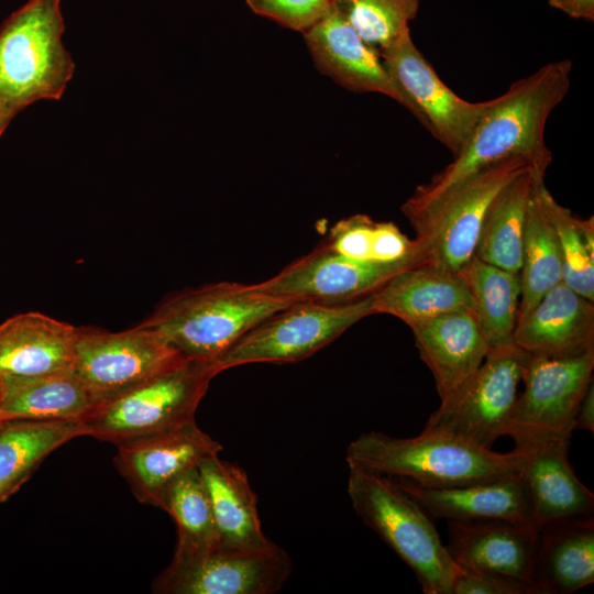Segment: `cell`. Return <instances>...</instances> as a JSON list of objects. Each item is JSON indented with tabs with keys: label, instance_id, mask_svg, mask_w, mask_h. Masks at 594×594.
Masks as SVG:
<instances>
[{
	"label": "cell",
	"instance_id": "33",
	"mask_svg": "<svg viewBox=\"0 0 594 594\" xmlns=\"http://www.w3.org/2000/svg\"><path fill=\"white\" fill-rule=\"evenodd\" d=\"M421 1L333 0V4L366 43L382 50L410 32Z\"/></svg>",
	"mask_w": 594,
	"mask_h": 594
},
{
	"label": "cell",
	"instance_id": "36",
	"mask_svg": "<svg viewBox=\"0 0 594 594\" xmlns=\"http://www.w3.org/2000/svg\"><path fill=\"white\" fill-rule=\"evenodd\" d=\"M451 594H535V591L520 579L460 568Z\"/></svg>",
	"mask_w": 594,
	"mask_h": 594
},
{
	"label": "cell",
	"instance_id": "4",
	"mask_svg": "<svg viewBox=\"0 0 594 594\" xmlns=\"http://www.w3.org/2000/svg\"><path fill=\"white\" fill-rule=\"evenodd\" d=\"M355 514L414 571L426 594H451L460 568L430 515L392 477L348 464Z\"/></svg>",
	"mask_w": 594,
	"mask_h": 594
},
{
	"label": "cell",
	"instance_id": "8",
	"mask_svg": "<svg viewBox=\"0 0 594 594\" xmlns=\"http://www.w3.org/2000/svg\"><path fill=\"white\" fill-rule=\"evenodd\" d=\"M524 158H509L480 170L409 218L425 241L427 261L459 273L474 256L486 210L496 194L522 172Z\"/></svg>",
	"mask_w": 594,
	"mask_h": 594
},
{
	"label": "cell",
	"instance_id": "15",
	"mask_svg": "<svg viewBox=\"0 0 594 594\" xmlns=\"http://www.w3.org/2000/svg\"><path fill=\"white\" fill-rule=\"evenodd\" d=\"M117 448L116 465L135 498L158 508L167 487L178 476L222 450L196 421Z\"/></svg>",
	"mask_w": 594,
	"mask_h": 594
},
{
	"label": "cell",
	"instance_id": "6",
	"mask_svg": "<svg viewBox=\"0 0 594 594\" xmlns=\"http://www.w3.org/2000/svg\"><path fill=\"white\" fill-rule=\"evenodd\" d=\"M215 361L184 358L142 384L99 405L82 424L87 436L114 446L195 421L211 380Z\"/></svg>",
	"mask_w": 594,
	"mask_h": 594
},
{
	"label": "cell",
	"instance_id": "25",
	"mask_svg": "<svg viewBox=\"0 0 594 594\" xmlns=\"http://www.w3.org/2000/svg\"><path fill=\"white\" fill-rule=\"evenodd\" d=\"M219 536V547L255 551L271 547L257 514V501L246 473L218 454L198 465Z\"/></svg>",
	"mask_w": 594,
	"mask_h": 594
},
{
	"label": "cell",
	"instance_id": "18",
	"mask_svg": "<svg viewBox=\"0 0 594 594\" xmlns=\"http://www.w3.org/2000/svg\"><path fill=\"white\" fill-rule=\"evenodd\" d=\"M446 548L459 568L530 583L539 527L508 519L447 520Z\"/></svg>",
	"mask_w": 594,
	"mask_h": 594
},
{
	"label": "cell",
	"instance_id": "32",
	"mask_svg": "<svg viewBox=\"0 0 594 594\" xmlns=\"http://www.w3.org/2000/svg\"><path fill=\"white\" fill-rule=\"evenodd\" d=\"M542 207L556 231L561 258L562 282L594 301V219L575 217L549 193L541 176L537 183Z\"/></svg>",
	"mask_w": 594,
	"mask_h": 594
},
{
	"label": "cell",
	"instance_id": "39",
	"mask_svg": "<svg viewBox=\"0 0 594 594\" xmlns=\"http://www.w3.org/2000/svg\"><path fill=\"white\" fill-rule=\"evenodd\" d=\"M18 112L16 108L0 99V135Z\"/></svg>",
	"mask_w": 594,
	"mask_h": 594
},
{
	"label": "cell",
	"instance_id": "10",
	"mask_svg": "<svg viewBox=\"0 0 594 594\" xmlns=\"http://www.w3.org/2000/svg\"><path fill=\"white\" fill-rule=\"evenodd\" d=\"M594 350L551 358L528 354L505 436L513 441L559 438L570 441L578 406L593 382Z\"/></svg>",
	"mask_w": 594,
	"mask_h": 594
},
{
	"label": "cell",
	"instance_id": "19",
	"mask_svg": "<svg viewBox=\"0 0 594 594\" xmlns=\"http://www.w3.org/2000/svg\"><path fill=\"white\" fill-rule=\"evenodd\" d=\"M79 328L41 312L15 315L0 324V378L33 380L73 371Z\"/></svg>",
	"mask_w": 594,
	"mask_h": 594
},
{
	"label": "cell",
	"instance_id": "11",
	"mask_svg": "<svg viewBox=\"0 0 594 594\" xmlns=\"http://www.w3.org/2000/svg\"><path fill=\"white\" fill-rule=\"evenodd\" d=\"M427 253L422 241L417 251L397 261H358L332 251L323 242L271 278L254 285L270 296L290 302L345 304L372 295L395 274L427 261Z\"/></svg>",
	"mask_w": 594,
	"mask_h": 594
},
{
	"label": "cell",
	"instance_id": "31",
	"mask_svg": "<svg viewBox=\"0 0 594 594\" xmlns=\"http://www.w3.org/2000/svg\"><path fill=\"white\" fill-rule=\"evenodd\" d=\"M160 508L177 527L174 557L198 556L219 547L210 499L198 468L183 473L167 487Z\"/></svg>",
	"mask_w": 594,
	"mask_h": 594
},
{
	"label": "cell",
	"instance_id": "26",
	"mask_svg": "<svg viewBox=\"0 0 594 594\" xmlns=\"http://www.w3.org/2000/svg\"><path fill=\"white\" fill-rule=\"evenodd\" d=\"M0 421L61 420L84 422L100 402L73 371L4 383Z\"/></svg>",
	"mask_w": 594,
	"mask_h": 594
},
{
	"label": "cell",
	"instance_id": "21",
	"mask_svg": "<svg viewBox=\"0 0 594 594\" xmlns=\"http://www.w3.org/2000/svg\"><path fill=\"white\" fill-rule=\"evenodd\" d=\"M514 343L528 354L551 358L594 350V301L561 282L516 326Z\"/></svg>",
	"mask_w": 594,
	"mask_h": 594
},
{
	"label": "cell",
	"instance_id": "2",
	"mask_svg": "<svg viewBox=\"0 0 594 594\" xmlns=\"http://www.w3.org/2000/svg\"><path fill=\"white\" fill-rule=\"evenodd\" d=\"M348 464L427 488H449L519 472L515 450L495 452L455 435L427 430L411 438L361 433L346 448Z\"/></svg>",
	"mask_w": 594,
	"mask_h": 594
},
{
	"label": "cell",
	"instance_id": "27",
	"mask_svg": "<svg viewBox=\"0 0 594 594\" xmlns=\"http://www.w3.org/2000/svg\"><path fill=\"white\" fill-rule=\"evenodd\" d=\"M81 436H87V430L78 421H0V504L30 479L46 457Z\"/></svg>",
	"mask_w": 594,
	"mask_h": 594
},
{
	"label": "cell",
	"instance_id": "35",
	"mask_svg": "<svg viewBox=\"0 0 594 594\" xmlns=\"http://www.w3.org/2000/svg\"><path fill=\"white\" fill-rule=\"evenodd\" d=\"M257 15L304 33L331 8L333 0H244Z\"/></svg>",
	"mask_w": 594,
	"mask_h": 594
},
{
	"label": "cell",
	"instance_id": "17",
	"mask_svg": "<svg viewBox=\"0 0 594 594\" xmlns=\"http://www.w3.org/2000/svg\"><path fill=\"white\" fill-rule=\"evenodd\" d=\"M568 440L530 438L515 441L537 525L592 515L594 495L575 475L568 459Z\"/></svg>",
	"mask_w": 594,
	"mask_h": 594
},
{
	"label": "cell",
	"instance_id": "24",
	"mask_svg": "<svg viewBox=\"0 0 594 594\" xmlns=\"http://www.w3.org/2000/svg\"><path fill=\"white\" fill-rule=\"evenodd\" d=\"M395 482L433 518L508 519L537 525L527 487L519 472L449 488H427L404 479Z\"/></svg>",
	"mask_w": 594,
	"mask_h": 594
},
{
	"label": "cell",
	"instance_id": "28",
	"mask_svg": "<svg viewBox=\"0 0 594 594\" xmlns=\"http://www.w3.org/2000/svg\"><path fill=\"white\" fill-rule=\"evenodd\" d=\"M535 172L529 168L516 176L491 201L475 250V256L481 261L519 273L526 211Z\"/></svg>",
	"mask_w": 594,
	"mask_h": 594
},
{
	"label": "cell",
	"instance_id": "29",
	"mask_svg": "<svg viewBox=\"0 0 594 594\" xmlns=\"http://www.w3.org/2000/svg\"><path fill=\"white\" fill-rule=\"evenodd\" d=\"M546 175L535 172L526 211L517 324L536 307L542 296L562 282V258L556 231L542 207L537 183Z\"/></svg>",
	"mask_w": 594,
	"mask_h": 594
},
{
	"label": "cell",
	"instance_id": "9",
	"mask_svg": "<svg viewBox=\"0 0 594 594\" xmlns=\"http://www.w3.org/2000/svg\"><path fill=\"white\" fill-rule=\"evenodd\" d=\"M527 358L514 342L490 348L475 373L440 403L424 429L449 432L492 449L505 436Z\"/></svg>",
	"mask_w": 594,
	"mask_h": 594
},
{
	"label": "cell",
	"instance_id": "16",
	"mask_svg": "<svg viewBox=\"0 0 594 594\" xmlns=\"http://www.w3.org/2000/svg\"><path fill=\"white\" fill-rule=\"evenodd\" d=\"M315 67L354 92L384 95L411 113V105L387 72L380 51L366 43L332 3L304 33Z\"/></svg>",
	"mask_w": 594,
	"mask_h": 594
},
{
	"label": "cell",
	"instance_id": "13",
	"mask_svg": "<svg viewBox=\"0 0 594 594\" xmlns=\"http://www.w3.org/2000/svg\"><path fill=\"white\" fill-rule=\"evenodd\" d=\"M292 572L288 554L277 544L245 551L217 547L193 557H173L153 581L163 594H272Z\"/></svg>",
	"mask_w": 594,
	"mask_h": 594
},
{
	"label": "cell",
	"instance_id": "37",
	"mask_svg": "<svg viewBox=\"0 0 594 594\" xmlns=\"http://www.w3.org/2000/svg\"><path fill=\"white\" fill-rule=\"evenodd\" d=\"M548 3L572 19L594 21V0H548Z\"/></svg>",
	"mask_w": 594,
	"mask_h": 594
},
{
	"label": "cell",
	"instance_id": "5",
	"mask_svg": "<svg viewBox=\"0 0 594 594\" xmlns=\"http://www.w3.org/2000/svg\"><path fill=\"white\" fill-rule=\"evenodd\" d=\"M59 0H29L0 26V99L23 110L58 100L75 64L64 47Z\"/></svg>",
	"mask_w": 594,
	"mask_h": 594
},
{
	"label": "cell",
	"instance_id": "14",
	"mask_svg": "<svg viewBox=\"0 0 594 594\" xmlns=\"http://www.w3.org/2000/svg\"><path fill=\"white\" fill-rule=\"evenodd\" d=\"M378 51L391 77L408 98L411 114L457 156L491 100L471 102L458 96L417 48L410 32Z\"/></svg>",
	"mask_w": 594,
	"mask_h": 594
},
{
	"label": "cell",
	"instance_id": "23",
	"mask_svg": "<svg viewBox=\"0 0 594 594\" xmlns=\"http://www.w3.org/2000/svg\"><path fill=\"white\" fill-rule=\"evenodd\" d=\"M371 298L374 315L394 316L409 328L454 310L474 311L472 296L461 274L428 261L395 274Z\"/></svg>",
	"mask_w": 594,
	"mask_h": 594
},
{
	"label": "cell",
	"instance_id": "34",
	"mask_svg": "<svg viewBox=\"0 0 594 594\" xmlns=\"http://www.w3.org/2000/svg\"><path fill=\"white\" fill-rule=\"evenodd\" d=\"M380 222L366 215L339 220L324 243L334 252L358 261H375Z\"/></svg>",
	"mask_w": 594,
	"mask_h": 594
},
{
	"label": "cell",
	"instance_id": "40",
	"mask_svg": "<svg viewBox=\"0 0 594 594\" xmlns=\"http://www.w3.org/2000/svg\"><path fill=\"white\" fill-rule=\"evenodd\" d=\"M4 388H6L4 382L0 378V403L4 395Z\"/></svg>",
	"mask_w": 594,
	"mask_h": 594
},
{
	"label": "cell",
	"instance_id": "1",
	"mask_svg": "<svg viewBox=\"0 0 594 594\" xmlns=\"http://www.w3.org/2000/svg\"><path fill=\"white\" fill-rule=\"evenodd\" d=\"M571 72L570 59L548 63L492 99L452 163L419 185L403 204L406 218L419 213L480 170L509 158H524L537 173L546 175L552 161L544 140L546 124L570 89Z\"/></svg>",
	"mask_w": 594,
	"mask_h": 594
},
{
	"label": "cell",
	"instance_id": "22",
	"mask_svg": "<svg viewBox=\"0 0 594 594\" xmlns=\"http://www.w3.org/2000/svg\"><path fill=\"white\" fill-rule=\"evenodd\" d=\"M593 582V514L540 526L530 573L535 594H572Z\"/></svg>",
	"mask_w": 594,
	"mask_h": 594
},
{
	"label": "cell",
	"instance_id": "7",
	"mask_svg": "<svg viewBox=\"0 0 594 594\" xmlns=\"http://www.w3.org/2000/svg\"><path fill=\"white\" fill-rule=\"evenodd\" d=\"M371 315V295L345 304L293 302L257 322L216 363L224 371L249 363L299 362Z\"/></svg>",
	"mask_w": 594,
	"mask_h": 594
},
{
	"label": "cell",
	"instance_id": "12",
	"mask_svg": "<svg viewBox=\"0 0 594 594\" xmlns=\"http://www.w3.org/2000/svg\"><path fill=\"white\" fill-rule=\"evenodd\" d=\"M184 358L161 334L141 324L120 332L79 328L73 370L101 404Z\"/></svg>",
	"mask_w": 594,
	"mask_h": 594
},
{
	"label": "cell",
	"instance_id": "30",
	"mask_svg": "<svg viewBox=\"0 0 594 594\" xmlns=\"http://www.w3.org/2000/svg\"><path fill=\"white\" fill-rule=\"evenodd\" d=\"M490 348L514 342L520 301L519 273L485 263L474 256L460 272Z\"/></svg>",
	"mask_w": 594,
	"mask_h": 594
},
{
	"label": "cell",
	"instance_id": "3",
	"mask_svg": "<svg viewBox=\"0 0 594 594\" xmlns=\"http://www.w3.org/2000/svg\"><path fill=\"white\" fill-rule=\"evenodd\" d=\"M290 304L254 284L219 282L174 294L140 324L185 358L216 362L257 322Z\"/></svg>",
	"mask_w": 594,
	"mask_h": 594
},
{
	"label": "cell",
	"instance_id": "20",
	"mask_svg": "<svg viewBox=\"0 0 594 594\" xmlns=\"http://www.w3.org/2000/svg\"><path fill=\"white\" fill-rule=\"evenodd\" d=\"M410 329L419 355L433 375L441 402L475 373L490 350L472 309L447 312Z\"/></svg>",
	"mask_w": 594,
	"mask_h": 594
},
{
	"label": "cell",
	"instance_id": "38",
	"mask_svg": "<svg viewBox=\"0 0 594 594\" xmlns=\"http://www.w3.org/2000/svg\"><path fill=\"white\" fill-rule=\"evenodd\" d=\"M585 430L594 432V384L586 388L575 413L574 431Z\"/></svg>",
	"mask_w": 594,
	"mask_h": 594
}]
</instances>
